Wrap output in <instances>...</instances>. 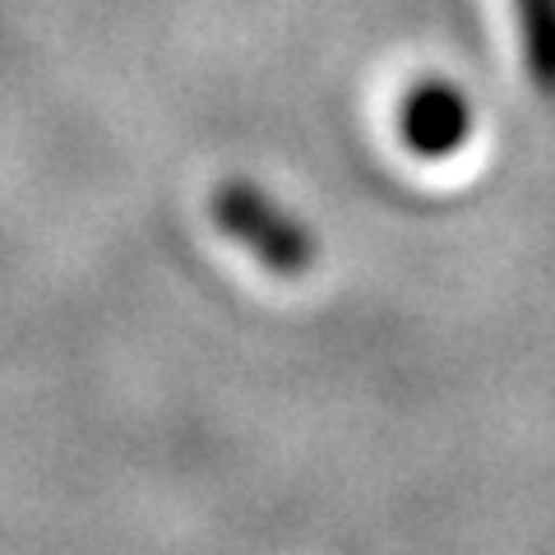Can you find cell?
<instances>
[{
    "label": "cell",
    "instance_id": "1",
    "mask_svg": "<svg viewBox=\"0 0 555 555\" xmlns=\"http://www.w3.org/2000/svg\"><path fill=\"white\" fill-rule=\"evenodd\" d=\"M208 214L222 236H232L241 250L264 273L273 278H306L320 259V241L306 222L283 208L264 185H255L246 177L218 181V190L208 195Z\"/></svg>",
    "mask_w": 555,
    "mask_h": 555
},
{
    "label": "cell",
    "instance_id": "3",
    "mask_svg": "<svg viewBox=\"0 0 555 555\" xmlns=\"http://www.w3.org/2000/svg\"><path fill=\"white\" fill-rule=\"evenodd\" d=\"M528 79L542 98H555V0H509Z\"/></svg>",
    "mask_w": 555,
    "mask_h": 555
},
{
    "label": "cell",
    "instance_id": "2",
    "mask_svg": "<svg viewBox=\"0 0 555 555\" xmlns=\"http://www.w3.org/2000/svg\"><path fill=\"white\" fill-rule=\"evenodd\" d=\"M393 130H398V139H403V149L412 153V158L444 163V158H454V153H463V144L477 130L473 98H467L459 83L426 75L398 98Z\"/></svg>",
    "mask_w": 555,
    "mask_h": 555
}]
</instances>
